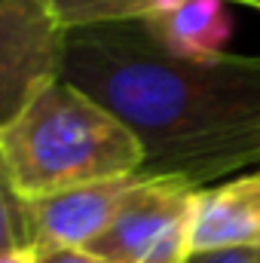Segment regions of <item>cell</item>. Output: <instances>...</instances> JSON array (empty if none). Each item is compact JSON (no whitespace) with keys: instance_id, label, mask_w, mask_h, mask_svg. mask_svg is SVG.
Returning a JSON list of instances; mask_svg holds the SVG:
<instances>
[{"instance_id":"cell-11","label":"cell","mask_w":260,"mask_h":263,"mask_svg":"<svg viewBox=\"0 0 260 263\" xmlns=\"http://www.w3.org/2000/svg\"><path fill=\"white\" fill-rule=\"evenodd\" d=\"M184 263H260L257 248H220V251H199L187 254Z\"/></svg>"},{"instance_id":"cell-6","label":"cell","mask_w":260,"mask_h":263,"mask_svg":"<svg viewBox=\"0 0 260 263\" xmlns=\"http://www.w3.org/2000/svg\"><path fill=\"white\" fill-rule=\"evenodd\" d=\"M220 248H260V168L196 193L187 254Z\"/></svg>"},{"instance_id":"cell-14","label":"cell","mask_w":260,"mask_h":263,"mask_svg":"<svg viewBox=\"0 0 260 263\" xmlns=\"http://www.w3.org/2000/svg\"><path fill=\"white\" fill-rule=\"evenodd\" d=\"M181 263H184V260H181Z\"/></svg>"},{"instance_id":"cell-4","label":"cell","mask_w":260,"mask_h":263,"mask_svg":"<svg viewBox=\"0 0 260 263\" xmlns=\"http://www.w3.org/2000/svg\"><path fill=\"white\" fill-rule=\"evenodd\" d=\"M65 31L40 0H0V129L62 67Z\"/></svg>"},{"instance_id":"cell-7","label":"cell","mask_w":260,"mask_h":263,"mask_svg":"<svg viewBox=\"0 0 260 263\" xmlns=\"http://www.w3.org/2000/svg\"><path fill=\"white\" fill-rule=\"evenodd\" d=\"M141 22L162 46L190 59L224 52L230 37L227 0H159L156 9Z\"/></svg>"},{"instance_id":"cell-12","label":"cell","mask_w":260,"mask_h":263,"mask_svg":"<svg viewBox=\"0 0 260 263\" xmlns=\"http://www.w3.org/2000/svg\"><path fill=\"white\" fill-rule=\"evenodd\" d=\"M0 263H31V248L28 251H15L9 257H0Z\"/></svg>"},{"instance_id":"cell-1","label":"cell","mask_w":260,"mask_h":263,"mask_svg":"<svg viewBox=\"0 0 260 263\" xmlns=\"http://www.w3.org/2000/svg\"><path fill=\"white\" fill-rule=\"evenodd\" d=\"M59 73L138 138L147 178L202 190L260 165V55H178L132 18L65 31Z\"/></svg>"},{"instance_id":"cell-9","label":"cell","mask_w":260,"mask_h":263,"mask_svg":"<svg viewBox=\"0 0 260 263\" xmlns=\"http://www.w3.org/2000/svg\"><path fill=\"white\" fill-rule=\"evenodd\" d=\"M28 220H25V199L18 196L6 162L0 156V257H9L15 251H28Z\"/></svg>"},{"instance_id":"cell-5","label":"cell","mask_w":260,"mask_h":263,"mask_svg":"<svg viewBox=\"0 0 260 263\" xmlns=\"http://www.w3.org/2000/svg\"><path fill=\"white\" fill-rule=\"evenodd\" d=\"M141 175L92 181L49 196L25 199L31 248H89L117 217Z\"/></svg>"},{"instance_id":"cell-15","label":"cell","mask_w":260,"mask_h":263,"mask_svg":"<svg viewBox=\"0 0 260 263\" xmlns=\"http://www.w3.org/2000/svg\"><path fill=\"white\" fill-rule=\"evenodd\" d=\"M257 251H260V248H257Z\"/></svg>"},{"instance_id":"cell-13","label":"cell","mask_w":260,"mask_h":263,"mask_svg":"<svg viewBox=\"0 0 260 263\" xmlns=\"http://www.w3.org/2000/svg\"><path fill=\"white\" fill-rule=\"evenodd\" d=\"M227 3H242V6H251V9H260V0H227Z\"/></svg>"},{"instance_id":"cell-3","label":"cell","mask_w":260,"mask_h":263,"mask_svg":"<svg viewBox=\"0 0 260 263\" xmlns=\"http://www.w3.org/2000/svg\"><path fill=\"white\" fill-rule=\"evenodd\" d=\"M196 193L199 187L181 178L141 175L89 251L107 263H181Z\"/></svg>"},{"instance_id":"cell-10","label":"cell","mask_w":260,"mask_h":263,"mask_svg":"<svg viewBox=\"0 0 260 263\" xmlns=\"http://www.w3.org/2000/svg\"><path fill=\"white\" fill-rule=\"evenodd\" d=\"M31 263H107L89 248H31Z\"/></svg>"},{"instance_id":"cell-2","label":"cell","mask_w":260,"mask_h":263,"mask_svg":"<svg viewBox=\"0 0 260 263\" xmlns=\"http://www.w3.org/2000/svg\"><path fill=\"white\" fill-rule=\"evenodd\" d=\"M0 156L22 199L141 175L144 165L138 138L62 73L0 129Z\"/></svg>"},{"instance_id":"cell-8","label":"cell","mask_w":260,"mask_h":263,"mask_svg":"<svg viewBox=\"0 0 260 263\" xmlns=\"http://www.w3.org/2000/svg\"><path fill=\"white\" fill-rule=\"evenodd\" d=\"M159 0H40V6L52 15L62 31L110 25V22H132L147 18Z\"/></svg>"}]
</instances>
